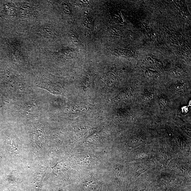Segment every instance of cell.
Masks as SVG:
<instances>
[{
	"instance_id": "obj_7",
	"label": "cell",
	"mask_w": 191,
	"mask_h": 191,
	"mask_svg": "<svg viewBox=\"0 0 191 191\" xmlns=\"http://www.w3.org/2000/svg\"><path fill=\"white\" fill-rule=\"evenodd\" d=\"M173 90L177 92H184L187 89V86L184 83L179 82L172 86Z\"/></svg>"
},
{
	"instance_id": "obj_6",
	"label": "cell",
	"mask_w": 191,
	"mask_h": 191,
	"mask_svg": "<svg viewBox=\"0 0 191 191\" xmlns=\"http://www.w3.org/2000/svg\"><path fill=\"white\" fill-rule=\"evenodd\" d=\"M4 11L6 14L12 16L15 12V8L12 3L6 4L4 7Z\"/></svg>"
},
{
	"instance_id": "obj_4",
	"label": "cell",
	"mask_w": 191,
	"mask_h": 191,
	"mask_svg": "<svg viewBox=\"0 0 191 191\" xmlns=\"http://www.w3.org/2000/svg\"><path fill=\"white\" fill-rule=\"evenodd\" d=\"M158 103L161 110L166 111L168 109L169 102L168 98L166 95L161 94L158 97Z\"/></svg>"
},
{
	"instance_id": "obj_1",
	"label": "cell",
	"mask_w": 191,
	"mask_h": 191,
	"mask_svg": "<svg viewBox=\"0 0 191 191\" xmlns=\"http://www.w3.org/2000/svg\"><path fill=\"white\" fill-rule=\"evenodd\" d=\"M39 29L40 34L45 38H52L55 36L54 29L52 25H42Z\"/></svg>"
},
{
	"instance_id": "obj_9",
	"label": "cell",
	"mask_w": 191,
	"mask_h": 191,
	"mask_svg": "<svg viewBox=\"0 0 191 191\" xmlns=\"http://www.w3.org/2000/svg\"><path fill=\"white\" fill-rule=\"evenodd\" d=\"M145 74L147 76L153 78H157L159 76V74L157 72L150 70H147L145 72Z\"/></svg>"
},
{
	"instance_id": "obj_8",
	"label": "cell",
	"mask_w": 191,
	"mask_h": 191,
	"mask_svg": "<svg viewBox=\"0 0 191 191\" xmlns=\"http://www.w3.org/2000/svg\"><path fill=\"white\" fill-rule=\"evenodd\" d=\"M173 75L178 77H182L185 75V72L184 69L180 66H176L172 71Z\"/></svg>"
},
{
	"instance_id": "obj_2",
	"label": "cell",
	"mask_w": 191,
	"mask_h": 191,
	"mask_svg": "<svg viewBox=\"0 0 191 191\" xmlns=\"http://www.w3.org/2000/svg\"><path fill=\"white\" fill-rule=\"evenodd\" d=\"M84 189L85 191H101V184L97 181H88L84 184Z\"/></svg>"
},
{
	"instance_id": "obj_5",
	"label": "cell",
	"mask_w": 191,
	"mask_h": 191,
	"mask_svg": "<svg viewBox=\"0 0 191 191\" xmlns=\"http://www.w3.org/2000/svg\"><path fill=\"white\" fill-rule=\"evenodd\" d=\"M154 97V95L153 93L147 90L144 91L142 94V98L144 103L145 105L150 106L152 103Z\"/></svg>"
},
{
	"instance_id": "obj_10",
	"label": "cell",
	"mask_w": 191,
	"mask_h": 191,
	"mask_svg": "<svg viewBox=\"0 0 191 191\" xmlns=\"http://www.w3.org/2000/svg\"><path fill=\"white\" fill-rule=\"evenodd\" d=\"M182 113L184 114H186L188 113V108L186 106H185V107H184L182 108Z\"/></svg>"
},
{
	"instance_id": "obj_3",
	"label": "cell",
	"mask_w": 191,
	"mask_h": 191,
	"mask_svg": "<svg viewBox=\"0 0 191 191\" xmlns=\"http://www.w3.org/2000/svg\"><path fill=\"white\" fill-rule=\"evenodd\" d=\"M33 12L32 7L28 5H22L19 8V15L22 18L26 19L30 17L32 15Z\"/></svg>"
}]
</instances>
